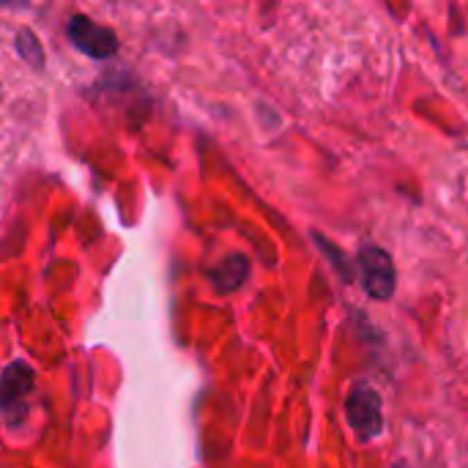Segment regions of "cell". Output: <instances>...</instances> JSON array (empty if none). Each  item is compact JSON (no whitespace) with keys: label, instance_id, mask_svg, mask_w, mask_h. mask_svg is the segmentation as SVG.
<instances>
[{"label":"cell","instance_id":"3","mask_svg":"<svg viewBox=\"0 0 468 468\" xmlns=\"http://www.w3.org/2000/svg\"><path fill=\"white\" fill-rule=\"evenodd\" d=\"M66 33L80 52H85L88 58H96V60H104V58L115 55V49H118L115 30L104 27V25L93 22L90 16H82V14L71 16Z\"/></svg>","mask_w":468,"mask_h":468},{"label":"cell","instance_id":"7","mask_svg":"<svg viewBox=\"0 0 468 468\" xmlns=\"http://www.w3.org/2000/svg\"><path fill=\"white\" fill-rule=\"evenodd\" d=\"M16 47H19V55L27 63H33V66L44 63V52H41V47H38V41H36V36L30 30H19L16 33Z\"/></svg>","mask_w":468,"mask_h":468},{"label":"cell","instance_id":"2","mask_svg":"<svg viewBox=\"0 0 468 468\" xmlns=\"http://www.w3.org/2000/svg\"><path fill=\"white\" fill-rule=\"evenodd\" d=\"M359 271H362V288L370 299L387 302L395 296L398 288V271L392 263V255L376 244H365L359 250Z\"/></svg>","mask_w":468,"mask_h":468},{"label":"cell","instance_id":"1","mask_svg":"<svg viewBox=\"0 0 468 468\" xmlns=\"http://www.w3.org/2000/svg\"><path fill=\"white\" fill-rule=\"evenodd\" d=\"M346 417H348V425L359 441H376L384 433L381 395L362 381L354 384V389L346 398Z\"/></svg>","mask_w":468,"mask_h":468},{"label":"cell","instance_id":"5","mask_svg":"<svg viewBox=\"0 0 468 468\" xmlns=\"http://www.w3.org/2000/svg\"><path fill=\"white\" fill-rule=\"evenodd\" d=\"M247 274H250V261L244 255H230L211 271V282L219 293H233L244 285Z\"/></svg>","mask_w":468,"mask_h":468},{"label":"cell","instance_id":"8","mask_svg":"<svg viewBox=\"0 0 468 468\" xmlns=\"http://www.w3.org/2000/svg\"><path fill=\"white\" fill-rule=\"evenodd\" d=\"M398 468H403V466H398Z\"/></svg>","mask_w":468,"mask_h":468},{"label":"cell","instance_id":"4","mask_svg":"<svg viewBox=\"0 0 468 468\" xmlns=\"http://www.w3.org/2000/svg\"><path fill=\"white\" fill-rule=\"evenodd\" d=\"M33 389V370L22 362H14L0 376V411L8 425L25 420V398Z\"/></svg>","mask_w":468,"mask_h":468},{"label":"cell","instance_id":"6","mask_svg":"<svg viewBox=\"0 0 468 468\" xmlns=\"http://www.w3.org/2000/svg\"><path fill=\"white\" fill-rule=\"evenodd\" d=\"M313 239H315V244L324 250V255L332 261V266H335V271L343 277V282H351L354 280V271H351V263H348V258H346V252L343 250H337L326 236H321V233H313Z\"/></svg>","mask_w":468,"mask_h":468}]
</instances>
